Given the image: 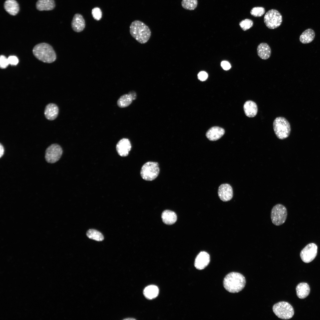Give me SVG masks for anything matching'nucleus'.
Masks as SVG:
<instances>
[{"instance_id": "2f4dec72", "label": "nucleus", "mask_w": 320, "mask_h": 320, "mask_svg": "<svg viewBox=\"0 0 320 320\" xmlns=\"http://www.w3.org/2000/svg\"><path fill=\"white\" fill-rule=\"evenodd\" d=\"M7 58L9 64L11 65H16L18 63V59L15 56H9Z\"/></svg>"}, {"instance_id": "f704fd0d", "label": "nucleus", "mask_w": 320, "mask_h": 320, "mask_svg": "<svg viewBox=\"0 0 320 320\" xmlns=\"http://www.w3.org/2000/svg\"><path fill=\"white\" fill-rule=\"evenodd\" d=\"M128 93L131 96L133 100L136 99L137 97V94L134 91H131L129 92Z\"/></svg>"}, {"instance_id": "f257e3e1", "label": "nucleus", "mask_w": 320, "mask_h": 320, "mask_svg": "<svg viewBox=\"0 0 320 320\" xmlns=\"http://www.w3.org/2000/svg\"><path fill=\"white\" fill-rule=\"evenodd\" d=\"M246 283L244 277L241 274L236 272H231L225 277L223 281L225 289L232 293L238 292L244 288Z\"/></svg>"}, {"instance_id": "4468645a", "label": "nucleus", "mask_w": 320, "mask_h": 320, "mask_svg": "<svg viewBox=\"0 0 320 320\" xmlns=\"http://www.w3.org/2000/svg\"><path fill=\"white\" fill-rule=\"evenodd\" d=\"M73 30L76 32L82 31L84 28L85 23L83 16L79 14H76L74 16L71 23Z\"/></svg>"}, {"instance_id": "7ed1b4c3", "label": "nucleus", "mask_w": 320, "mask_h": 320, "mask_svg": "<svg viewBox=\"0 0 320 320\" xmlns=\"http://www.w3.org/2000/svg\"><path fill=\"white\" fill-rule=\"evenodd\" d=\"M33 52L36 58L44 63H52L56 59V54L53 47L46 43L36 45L33 49Z\"/></svg>"}, {"instance_id": "0eeeda50", "label": "nucleus", "mask_w": 320, "mask_h": 320, "mask_svg": "<svg viewBox=\"0 0 320 320\" xmlns=\"http://www.w3.org/2000/svg\"><path fill=\"white\" fill-rule=\"evenodd\" d=\"M287 216L286 207L281 204H277L272 208L271 217L273 223L275 225L279 226L285 222Z\"/></svg>"}, {"instance_id": "c85d7f7f", "label": "nucleus", "mask_w": 320, "mask_h": 320, "mask_svg": "<svg viewBox=\"0 0 320 320\" xmlns=\"http://www.w3.org/2000/svg\"><path fill=\"white\" fill-rule=\"evenodd\" d=\"M265 8L263 7H255L251 10L250 13L251 15L255 17H260L264 14Z\"/></svg>"}, {"instance_id": "c756f323", "label": "nucleus", "mask_w": 320, "mask_h": 320, "mask_svg": "<svg viewBox=\"0 0 320 320\" xmlns=\"http://www.w3.org/2000/svg\"><path fill=\"white\" fill-rule=\"evenodd\" d=\"M92 14L94 18L97 20H100L102 17V12L98 7H95L92 9Z\"/></svg>"}, {"instance_id": "7c9ffc66", "label": "nucleus", "mask_w": 320, "mask_h": 320, "mask_svg": "<svg viewBox=\"0 0 320 320\" xmlns=\"http://www.w3.org/2000/svg\"><path fill=\"white\" fill-rule=\"evenodd\" d=\"M9 64L8 58L3 55H1L0 57V66L1 68H5Z\"/></svg>"}, {"instance_id": "aec40b11", "label": "nucleus", "mask_w": 320, "mask_h": 320, "mask_svg": "<svg viewBox=\"0 0 320 320\" xmlns=\"http://www.w3.org/2000/svg\"><path fill=\"white\" fill-rule=\"evenodd\" d=\"M55 6L54 0H38L36 3V8L40 11L51 10Z\"/></svg>"}, {"instance_id": "b1692460", "label": "nucleus", "mask_w": 320, "mask_h": 320, "mask_svg": "<svg viewBox=\"0 0 320 320\" xmlns=\"http://www.w3.org/2000/svg\"><path fill=\"white\" fill-rule=\"evenodd\" d=\"M159 292L158 287L154 285H150L147 287L143 291V294L145 297L149 299L156 297L158 296Z\"/></svg>"}, {"instance_id": "423d86ee", "label": "nucleus", "mask_w": 320, "mask_h": 320, "mask_svg": "<svg viewBox=\"0 0 320 320\" xmlns=\"http://www.w3.org/2000/svg\"><path fill=\"white\" fill-rule=\"evenodd\" d=\"M273 310L278 318L283 319H289L294 314V309L292 305L284 301L275 304L273 307Z\"/></svg>"}, {"instance_id": "20e7f679", "label": "nucleus", "mask_w": 320, "mask_h": 320, "mask_svg": "<svg viewBox=\"0 0 320 320\" xmlns=\"http://www.w3.org/2000/svg\"><path fill=\"white\" fill-rule=\"evenodd\" d=\"M273 127L275 134L280 139H285L290 135L291 130L290 124L284 117H276L273 122Z\"/></svg>"}, {"instance_id": "1a4fd4ad", "label": "nucleus", "mask_w": 320, "mask_h": 320, "mask_svg": "<svg viewBox=\"0 0 320 320\" xmlns=\"http://www.w3.org/2000/svg\"><path fill=\"white\" fill-rule=\"evenodd\" d=\"M62 153L61 147L58 144H53L46 149L45 158L48 163H54L60 159Z\"/></svg>"}, {"instance_id": "9d476101", "label": "nucleus", "mask_w": 320, "mask_h": 320, "mask_svg": "<svg viewBox=\"0 0 320 320\" xmlns=\"http://www.w3.org/2000/svg\"><path fill=\"white\" fill-rule=\"evenodd\" d=\"M317 246L314 243L307 244L300 253V257L302 261L306 263L311 262L317 255Z\"/></svg>"}, {"instance_id": "6e6552de", "label": "nucleus", "mask_w": 320, "mask_h": 320, "mask_svg": "<svg viewBox=\"0 0 320 320\" xmlns=\"http://www.w3.org/2000/svg\"><path fill=\"white\" fill-rule=\"evenodd\" d=\"M264 21L268 28L275 29L281 25L282 21V16L278 10L271 9L266 13L264 17Z\"/></svg>"}, {"instance_id": "72a5a7b5", "label": "nucleus", "mask_w": 320, "mask_h": 320, "mask_svg": "<svg viewBox=\"0 0 320 320\" xmlns=\"http://www.w3.org/2000/svg\"><path fill=\"white\" fill-rule=\"evenodd\" d=\"M221 65L223 68L225 70H228L231 67L230 63L226 61H223L222 62Z\"/></svg>"}, {"instance_id": "393cba45", "label": "nucleus", "mask_w": 320, "mask_h": 320, "mask_svg": "<svg viewBox=\"0 0 320 320\" xmlns=\"http://www.w3.org/2000/svg\"><path fill=\"white\" fill-rule=\"evenodd\" d=\"M133 100L132 97L128 93L120 97L117 101V104L120 108H125L130 105Z\"/></svg>"}, {"instance_id": "a211bd4d", "label": "nucleus", "mask_w": 320, "mask_h": 320, "mask_svg": "<svg viewBox=\"0 0 320 320\" xmlns=\"http://www.w3.org/2000/svg\"><path fill=\"white\" fill-rule=\"evenodd\" d=\"M59 113L57 106L54 103H49L46 106L44 114L46 118L49 120H53L57 117Z\"/></svg>"}, {"instance_id": "cd10ccee", "label": "nucleus", "mask_w": 320, "mask_h": 320, "mask_svg": "<svg viewBox=\"0 0 320 320\" xmlns=\"http://www.w3.org/2000/svg\"><path fill=\"white\" fill-rule=\"evenodd\" d=\"M253 25V21L249 19H246L241 21L239 25L244 31H246L252 27Z\"/></svg>"}, {"instance_id": "6ab92c4d", "label": "nucleus", "mask_w": 320, "mask_h": 320, "mask_svg": "<svg viewBox=\"0 0 320 320\" xmlns=\"http://www.w3.org/2000/svg\"><path fill=\"white\" fill-rule=\"evenodd\" d=\"M257 52L260 58L263 60H267L271 55V50L267 44L262 43L259 44L257 47Z\"/></svg>"}, {"instance_id": "c9c22d12", "label": "nucleus", "mask_w": 320, "mask_h": 320, "mask_svg": "<svg viewBox=\"0 0 320 320\" xmlns=\"http://www.w3.org/2000/svg\"><path fill=\"white\" fill-rule=\"evenodd\" d=\"M0 157L1 158L3 155L4 153V148L3 145L0 143Z\"/></svg>"}, {"instance_id": "9b49d317", "label": "nucleus", "mask_w": 320, "mask_h": 320, "mask_svg": "<svg viewBox=\"0 0 320 320\" xmlns=\"http://www.w3.org/2000/svg\"><path fill=\"white\" fill-rule=\"evenodd\" d=\"M218 196L223 201H227L231 200L233 196V191L231 186L227 183L223 184L219 187L218 191Z\"/></svg>"}, {"instance_id": "5701e85b", "label": "nucleus", "mask_w": 320, "mask_h": 320, "mask_svg": "<svg viewBox=\"0 0 320 320\" xmlns=\"http://www.w3.org/2000/svg\"><path fill=\"white\" fill-rule=\"evenodd\" d=\"M315 34L311 28H308L304 31L300 35L299 39L303 44H308L311 42L314 39Z\"/></svg>"}, {"instance_id": "ddd939ff", "label": "nucleus", "mask_w": 320, "mask_h": 320, "mask_svg": "<svg viewBox=\"0 0 320 320\" xmlns=\"http://www.w3.org/2000/svg\"><path fill=\"white\" fill-rule=\"evenodd\" d=\"M131 148L129 140L123 138L120 140L116 145V149L118 154L121 156H126L129 154Z\"/></svg>"}, {"instance_id": "4be33fe9", "label": "nucleus", "mask_w": 320, "mask_h": 320, "mask_svg": "<svg viewBox=\"0 0 320 320\" xmlns=\"http://www.w3.org/2000/svg\"><path fill=\"white\" fill-rule=\"evenodd\" d=\"M163 222L167 225H172L177 220V216L174 212L169 210L164 211L161 215Z\"/></svg>"}, {"instance_id": "bb28decb", "label": "nucleus", "mask_w": 320, "mask_h": 320, "mask_svg": "<svg viewBox=\"0 0 320 320\" xmlns=\"http://www.w3.org/2000/svg\"><path fill=\"white\" fill-rule=\"evenodd\" d=\"M197 0H182L181 5L184 9L192 10L195 9L197 6Z\"/></svg>"}, {"instance_id": "e433bc0d", "label": "nucleus", "mask_w": 320, "mask_h": 320, "mask_svg": "<svg viewBox=\"0 0 320 320\" xmlns=\"http://www.w3.org/2000/svg\"><path fill=\"white\" fill-rule=\"evenodd\" d=\"M125 319V320H129V319H130V320H135V319H132V318H131V319L129 318V319Z\"/></svg>"}, {"instance_id": "dca6fc26", "label": "nucleus", "mask_w": 320, "mask_h": 320, "mask_svg": "<svg viewBox=\"0 0 320 320\" xmlns=\"http://www.w3.org/2000/svg\"><path fill=\"white\" fill-rule=\"evenodd\" d=\"M243 108L245 115L249 117H254L258 111L257 105L254 102L251 100H247L245 103Z\"/></svg>"}, {"instance_id": "f8f14e48", "label": "nucleus", "mask_w": 320, "mask_h": 320, "mask_svg": "<svg viewBox=\"0 0 320 320\" xmlns=\"http://www.w3.org/2000/svg\"><path fill=\"white\" fill-rule=\"evenodd\" d=\"M210 261L209 255L205 252H201L198 254L195 259V267L198 270H202L208 265Z\"/></svg>"}, {"instance_id": "a878e982", "label": "nucleus", "mask_w": 320, "mask_h": 320, "mask_svg": "<svg viewBox=\"0 0 320 320\" xmlns=\"http://www.w3.org/2000/svg\"><path fill=\"white\" fill-rule=\"evenodd\" d=\"M87 237L91 239L98 241H101L104 239L103 234L99 231L94 229H90L87 233Z\"/></svg>"}, {"instance_id": "473e14b6", "label": "nucleus", "mask_w": 320, "mask_h": 320, "mask_svg": "<svg viewBox=\"0 0 320 320\" xmlns=\"http://www.w3.org/2000/svg\"><path fill=\"white\" fill-rule=\"evenodd\" d=\"M208 76L207 73L204 71L200 72L198 75L199 79L202 81L206 80L208 77Z\"/></svg>"}, {"instance_id": "39448f33", "label": "nucleus", "mask_w": 320, "mask_h": 320, "mask_svg": "<svg viewBox=\"0 0 320 320\" xmlns=\"http://www.w3.org/2000/svg\"><path fill=\"white\" fill-rule=\"evenodd\" d=\"M160 172L159 164L155 162L148 161L142 167L140 174L142 178L146 181H152L158 176Z\"/></svg>"}, {"instance_id": "f03ea898", "label": "nucleus", "mask_w": 320, "mask_h": 320, "mask_svg": "<svg viewBox=\"0 0 320 320\" xmlns=\"http://www.w3.org/2000/svg\"><path fill=\"white\" fill-rule=\"evenodd\" d=\"M130 33L132 37L141 44H144L149 40L151 35L149 27L143 22L135 20L129 27Z\"/></svg>"}, {"instance_id": "2eb2a0df", "label": "nucleus", "mask_w": 320, "mask_h": 320, "mask_svg": "<svg viewBox=\"0 0 320 320\" xmlns=\"http://www.w3.org/2000/svg\"><path fill=\"white\" fill-rule=\"evenodd\" d=\"M225 132L224 129L222 128L214 127L208 130L206 133V136L210 141H216L220 139L224 135Z\"/></svg>"}, {"instance_id": "412c9836", "label": "nucleus", "mask_w": 320, "mask_h": 320, "mask_svg": "<svg viewBox=\"0 0 320 320\" xmlns=\"http://www.w3.org/2000/svg\"><path fill=\"white\" fill-rule=\"evenodd\" d=\"M296 289L297 296L301 299L306 297L310 292L309 286L306 283H301L298 284L296 287Z\"/></svg>"}, {"instance_id": "f3484780", "label": "nucleus", "mask_w": 320, "mask_h": 320, "mask_svg": "<svg viewBox=\"0 0 320 320\" xmlns=\"http://www.w3.org/2000/svg\"><path fill=\"white\" fill-rule=\"evenodd\" d=\"M4 6L5 10L12 16L16 15L20 10L19 4L15 0H6Z\"/></svg>"}]
</instances>
